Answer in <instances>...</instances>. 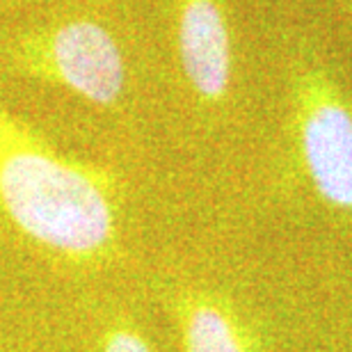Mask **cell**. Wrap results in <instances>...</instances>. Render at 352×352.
I'll return each mask as SVG.
<instances>
[{"mask_svg":"<svg viewBox=\"0 0 352 352\" xmlns=\"http://www.w3.org/2000/svg\"><path fill=\"white\" fill-rule=\"evenodd\" d=\"M117 179L67 158L0 105V217L72 265L108 261L117 248Z\"/></svg>","mask_w":352,"mask_h":352,"instance_id":"cell-1","label":"cell"},{"mask_svg":"<svg viewBox=\"0 0 352 352\" xmlns=\"http://www.w3.org/2000/svg\"><path fill=\"white\" fill-rule=\"evenodd\" d=\"M7 60L19 74L60 85L101 108L115 105L124 94L122 48L108 28L89 19L21 34L7 48Z\"/></svg>","mask_w":352,"mask_h":352,"instance_id":"cell-2","label":"cell"},{"mask_svg":"<svg viewBox=\"0 0 352 352\" xmlns=\"http://www.w3.org/2000/svg\"><path fill=\"white\" fill-rule=\"evenodd\" d=\"M176 25L181 67L188 82L204 101H222L231 82V44L222 3L181 0Z\"/></svg>","mask_w":352,"mask_h":352,"instance_id":"cell-3","label":"cell"},{"mask_svg":"<svg viewBox=\"0 0 352 352\" xmlns=\"http://www.w3.org/2000/svg\"><path fill=\"white\" fill-rule=\"evenodd\" d=\"M302 156L316 190L329 204L352 208V112L336 98L307 105Z\"/></svg>","mask_w":352,"mask_h":352,"instance_id":"cell-4","label":"cell"},{"mask_svg":"<svg viewBox=\"0 0 352 352\" xmlns=\"http://www.w3.org/2000/svg\"><path fill=\"white\" fill-rule=\"evenodd\" d=\"M181 327L186 352H250L236 318L210 300L183 302Z\"/></svg>","mask_w":352,"mask_h":352,"instance_id":"cell-5","label":"cell"},{"mask_svg":"<svg viewBox=\"0 0 352 352\" xmlns=\"http://www.w3.org/2000/svg\"><path fill=\"white\" fill-rule=\"evenodd\" d=\"M101 352H156L138 327L126 320H115L101 334Z\"/></svg>","mask_w":352,"mask_h":352,"instance_id":"cell-6","label":"cell"}]
</instances>
